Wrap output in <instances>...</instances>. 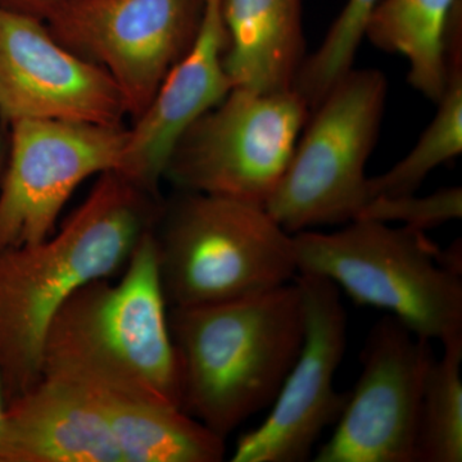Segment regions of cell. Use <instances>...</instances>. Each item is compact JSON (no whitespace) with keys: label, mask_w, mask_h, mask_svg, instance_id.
<instances>
[{"label":"cell","mask_w":462,"mask_h":462,"mask_svg":"<svg viewBox=\"0 0 462 462\" xmlns=\"http://www.w3.org/2000/svg\"><path fill=\"white\" fill-rule=\"evenodd\" d=\"M162 205L124 173L103 172L60 230L0 251V379L8 402L42 379L45 337L58 310L81 285L123 270L156 227Z\"/></svg>","instance_id":"cell-1"},{"label":"cell","mask_w":462,"mask_h":462,"mask_svg":"<svg viewBox=\"0 0 462 462\" xmlns=\"http://www.w3.org/2000/svg\"><path fill=\"white\" fill-rule=\"evenodd\" d=\"M167 307L152 229L117 282H88L58 310L45 337L42 376L94 396L181 409Z\"/></svg>","instance_id":"cell-2"},{"label":"cell","mask_w":462,"mask_h":462,"mask_svg":"<svg viewBox=\"0 0 462 462\" xmlns=\"http://www.w3.org/2000/svg\"><path fill=\"white\" fill-rule=\"evenodd\" d=\"M180 407L226 439L272 406L306 331L296 281L247 298L196 307H170Z\"/></svg>","instance_id":"cell-3"},{"label":"cell","mask_w":462,"mask_h":462,"mask_svg":"<svg viewBox=\"0 0 462 462\" xmlns=\"http://www.w3.org/2000/svg\"><path fill=\"white\" fill-rule=\"evenodd\" d=\"M179 191L154 227L167 306L214 305L294 282L293 234L263 206Z\"/></svg>","instance_id":"cell-4"},{"label":"cell","mask_w":462,"mask_h":462,"mask_svg":"<svg viewBox=\"0 0 462 462\" xmlns=\"http://www.w3.org/2000/svg\"><path fill=\"white\" fill-rule=\"evenodd\" d=\"M293 243L298 273L327 278L430 342L462 336V270L425 231L357 218L333 233L300 231Z\"/></svg>","instance_id":"cell-5"},{"label":"cell","mask_w":462,"mask_h":462,"mask_svg":"<svg viewBox=\"0 0 462 462\" xmlns=\"http://www.w3.org/2000/svg\"><path fill=\"white\" fill-rule=\"evenodd\" d=\"M388 79L352 69L319 103L264 208L288 233L348 224L369 202L366 165L378 142Z\"/></svg>","instance_id":"cell-6"},{"label":"cell","mask_w":462,"mask_h":462,"mask_svg":"<svg viewBox=\"0 0 462 462\" xmlns=\"http://www.w3.org/2000/svg\"><path fill=\"white\" fill-rule=\"evenodd\" d=\"M311 109L296 90L234 88L182 133L165 175L179 190L266 206Z\"/></svg>","instance_id":"cell-7"},{"label":"cell","mask_w":462,"mask_h":462,"mask_svg":"<svg viewBox=\"0 0 462 462\" xmlns=\"http://www.w3.org/2000/svg\"><path fill=\"white\" fill-rule=\"evenodd\" d=\"M0 182V251L42 242L63 207L91 176L118 171L127 129L111 125L20 118Z\"/></svg>","instance_id":"cell-8"},{"label":"cell","mask_w":462,"mask_h":462,"mask_svg":"<svg viewBox=\"0 0 462 462\" xmlns=\"http://www.w3.org/2000/svg\"><path fill=\"white\" fill-rule=\"evenodd\" d=\"M203 7L205 0H72L47 26L107 72L135 121L189 51Z\"/></svg>","instance_id":"cell-9"},{"label":"cell","mask_w":462,"mask_h":462,"mask_svg":"<svg viewBox=\"0 0 462 462\" xmlns=\"http://www.w3.org/2000/svg\"><path fill=\"white\" fill-rule=\"evenodd\" d=\"M306 331L296 363L273 401L272 411L240 437L233 462H305L322 431L336 425L349 392L334 387L346 348V312L339 288L314 273H298Z\"/></svg>","instance_id":"cell-10"},{"label":"cell","mask_w":462,"mask_h":462,"mask_svg":"<svg viewBox=\"0 0 462 462\" xmlns=\"http://www.w3.org/2000/svg\"><path fill=\"white\" fill-rule=\"evenodd\" d=\"M433 358L430 340L394 316L375 322L360 378L315 462H416L422 388Z\"/></svg>","instance_id":"cell-11"},{"label":"cell","mask_w":462,"mask_h":462,"mask_svg":"<svg viewBox=\"0 0 462 462\" xmlns=\"http://www.w3.org/2000/svg\"><path fill=\"white\" fill-rule=\"evenodd\" d=\"M127 116L105 69L62 44L47 23L0 8V117L120 126Z\"/></svg>","instance_id":"cell-12"},{"label":"cell","mask_w":462,"mask_h":462,"mask_svg":"<svg viewBox=\"0 0 462 462\" xmlns=\"http://www.w3.org/2000/svg\"><path fill=\"white\" fill-rule=\"evenodd\" d=\"M227 45L223 0H205L199 32L189 51L172 67L144 114L127 129L118 172L158 194L182 133L233 89L224 66Z\"/></svg>","instance_id":"cell-13"},{"label":"cell","mask_w":462,"mask_h":462,"mask_svg":"<svg viewBox=\"0 0 462 462\" xmlns=\"http://www.w3.org/2000/svg\"><path fill=\"white\" fill-rule=\"evenodd\" d=\"M0 462H124L96 398L66 380L42 379L9 401Z\"/></svg>","instance_id":"cell-14"},{"label":"cell","mask_w":462,"mask_h":462,"mask_svg":"<svg viewBox=\"0 0 462 462\" xmlns=\"http://www.w3.org/2000/svg\"><path fill=\"white\" fill-rule=\"evenodd\" d=\"M227 45L224 66L231 87L294 90L305 62L303 0H223Z\"/></svg>","instance_id":"cell-15"},{"label":"cell","mask_w":462,"mask_h":462,"mask_svg":"<svg viewBox=\"0 0 462 462\" xmlns=\"http://www.w3.org/2000/svg\"><path fill=\"white\" fill-rule=\"evenodd\" d=\"M462 0H379L365 38L374 47L409 62L407 81L437 103L446 89L447 38Z\"/></svg>","instance_id":"cell-16"},{"label":"cell","mask_w":462,"mask_h":462,"mask_svg":"<svg viewBox=\"0 0 462 462\" xmlns=\"http://www.w3.org/2000/svg\"><path fill=\"white\" fill-rule=\"evenodd\" d=\"M91 396L105 413L124 462L224 460L225 439L179 407Z\"/></svg>","instance_id":"cell-17"},{"label":"cell","mask_w":462,"mask_h":462,"mask_svg":"<svg viewBox=\"0 0 462 462\" xmlns=\"http://www.w3.org/2000/svg\"><path fill=\"white\" fill-rule=\"evenodd\" d=\"M447 83L437 114L411 151L388 171L367 180L369 200L416 193L437 167L462 152V16L455 17L447 38Z\"/></svg>","instance_id":"cell-18"},{"label":"cell","mask_w":462,"mask_h":462,"mask_svg":"<svg viewBox=\"0 0 462 462\" xmlns=\"http://www.w3.org/2000/svg\"><path fill=\"white\" fill-rule=\"evenodd\" d=\"M442 346L422 388L416 462L462 461V336Z\"/></svg>","instance_id":"cell-19"},{"label":"cell","mask_w":462,"mask_h":462,"mask_svg":"<svg viewBox=\"0 0 462 462\" xmlns=\"http://www.w3.org/2000/svg\"><path fill=\"white\" fill-rule=\"evenodd\" d=\"M379 0H348L318 50L307 54L294 90L314 109L343 76L354 69L365 29Z\"/></svg>","instance_id":"cell-20"},{"label":"cell","mask_w":462,"mask_h":462,"mask_svg":"<svg viewBox=\"0 0 462 462\" xmlns=\"http://www.w3.org/2000/svg\"><path fill=\"white\" fill-rule=\"evenodd\" d=\"M461 217V187L442 188L428 196L412 193L400 197H379L370 199L357 216L363 220L398 223L421 231L460 220Z\"/></svg>","instance_id":"cell-21"},{"label":"cell","mask_w":462,"mask_h":462,"mask_svg":"<svg viewBox=\"0 0 462 462\" xmlns=\"http://www.w3.org/2000/svg\"><path fill=\"white\" fill-rule=\"evenodd\" d=\"M72 0H0V8L47 23Z\"/></svg>","instance_id":"cell-22"},{"label":"cell","mask_w":462,"mask_h":462,"mask_svg":"<svg viewBox=\"0 0 462 462\" xmlns=\"http://www.w3.org/2000/svg\"><path fill=\"white\" fill-rule=\"evenodd\" d=\"M7 394H5V384L0 379V433H2L3 424H5V411H7Z\"/></svg>","instance_id":"cell-23"},{"label":"cell","mask_w":462,"mask_h":462,"mask_svg":"<svg viewBox=\"0 0 462 462\" xmlns=\"http://www.w3.org/2000/svg\"><path fill=\"white\" fill-rule=\"evenodd\" d=\"M2 117H0V126H2ZM7 154H5V143H3L2 127H0V182H2L3 172H5V162H7Z\"/></svg>","instance_id":"cell-24"}]
</instances>
